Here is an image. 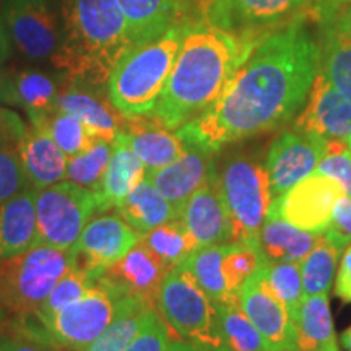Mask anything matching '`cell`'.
Masks as SVG:
<instances>
[{"label": "cell", "instance_id": "cell-1", "mask_svg": "<svg viewBox=\"0 0 351 351\" xmlns=\"http://www.w3.org/2000/svg\"><path fill=\"white\" fill-rule=\"evenodd\" d=\"M309 23L302 16L262 39L212 106L176 130L179 137L217 153L291 119L319 72V46Z\"/></svg>", "mask_w": 351, "mask_h": 351}, {"label": "cell", "instance_id": "cell-2", "mask_svg": "<svg viewBox=\"0 0 351 351\" xmlns=\"http://www.w3.org/2000/svg\"><path fill=\"white\" fill-rule=\"evenodd\" d=\"M258 43L217 28L207 20L189 26L166 86L150 116L178 130L217 101L234 70Z\"/></svg>", "mask_w": 351, "mask_h": 351}, {"label": "cell", "instance_id": "cell-3", "mask_svg": "<svg viewBox=\"0 0 351 351\" xmlns=\"http://www.w3.org/2000/svg\"><path fill=\"white\" fill-rule=\"evenodd\" d=\"M132 46L129 23L117 0H64L62 36L51 60L70 82L103 88Z\"/></svg>", "mask_w": 351, "mask_h": 351}, {"label": "cell", "instance_id": "cell-4", "mask_svg": "<svg viewBox=\"0 0 351 351\" xmlns=\"http://www.w3.org/2000/svg\"><path fill=\"white\" fill-rule=\"evenodd\" d=\"M189 26H176L152 41L135 44L114 65L108 96L124 117L147 116L155 109Z\"/></svg>", "mask_w": 351, "mask_h": 351}, {"label": "cell", "instance_id": "cell-5", "mask_svg": "<svg viewBox=\"0 0 351 351\" xmlns=\"http://www.w3.org/2000/svg\"><path fill=\"white\" fill-rule=\"evenodd\" d=\"M75 251L34 243L20 256L0 262V309L26 317L33 315L70 267Z\"/></svg>", "mask_w": 351, "mask_h": 351}, {"label": "cell", "instance_id": "cell-6", "mask_svg": "<svg viewBox=\"0 0 351 351\" xmlns=\"http://www.w3.org/2000/svg\"><path fill=\"white\" fill-rule=\"evenodd\" d=\"M217 182L231 226V241L258 245L274 197L265 166L254 156L236 153L217 169Z\"/></svg>", "mask_w": 351, "mask_h": 351}, {"label": "cell", "instance_id": "cell-7", "mask_svg": "<svg viewBox=\"0 0 351 351\" xmlns=\"http://www.w3.org/2000/svg\"><path fill=\"white\" fill-rule=\"evenodd\" d=\"M156 311L179 340L205 351H223L217 304L182 263L166 274L158 291Z\"/></svg>", "mask_w": 351, "mask_h": 351}, {"label": "cell", "instance_id": "cell-8", "mask_svg": "<svg viewBox=\"0 0 351 351\" xmlns=\"http://www.w3.org/2000/svg\"><path fill=\"white\" fill-rule=\"evenodd\" d=\"M125 293L106 276H101L80 300L70 302L51 317L39 320V330L28 337L56 348L82 351L106 330L117 313V302ZM26 335V333H25Z\"/></svg>", "mask_w": 351, "mask_h": 351}, {"label": "cell", "instance_id": "cell-9", "mask_svg": "<svg viewBox=\"0 0 351 351\" xmlns=\"http://www.w3.org/2000/svg\"><path fill=\"white\" fill-rule=\"evenodd\" d=\"M36 208V243L62 251H73L83 228L98 212L95 191L72 181H60L34 195Z\"/></svg>", "mask_w": 351, "mask_h": 351}, {"label": "cell", "instance_id": "cell-10", "mask_svg": "<svg viewBox=\"0 0 351 351\" xmlns=\"http://www.w3.org/2000/svg\"><path fill=\"white\" fill-rule=\"evenodd\" d=\"M315 0H208L207 21L236 36L261 43L293 21L309 16Z\"/></svg>", "mask_w": 351, "mask_h": 351}, {"label": "cell", "instance_id": "cell-11", "mask_svg": "<svg viewBox=\"0 0 351 351\" xmlns=\"http://www.w3.org/2000/svg\"><path fill=\"white\" fill-rule=\"evenodd\" d=\"M64 0H5L3 19L21 54L52 59L62 36Z\"/></svg>", "mask_w": 351, "mask_h": 351}, {"label": "cell", "instance_id": "cell-12", "mask_svg": "<svg viewBox=\"0 0 351 351\" xmlns=\"http://www.w3.org/2000/svg\"><path fill=\"white\" fill-rule=\"evenodd\" d=\"M345 195V189L337 179L313 173L271 200L270 210L289 225L322 234L330 226L335 205Z\"/></svg>", "mask_w": 351, "mask_h": 351}, {"label": "cell", "instance_id": "cell-13", "mask_svg": "<svg viewBox=\"0 0 351 351\" xmlns=\"http://www.w3.org/2000/svg\"><path fill=\"white\" fill-rule=\"evenodd\" d=\"M238 300L262 335L267 351L296 350L295 319L267 282L265 263L241 287Z\"/></svg>", "mask_w": 351, "mask_h": 351}, {"label": "cell", "instance_id": "cell-14", "mask_svg": "<svg viewBox=\"0 0 351 351\" xmlns=\"http://www.w3.org/2000/svg\"><path fill=\"white\" fill-rule=\"evenodd\" d=\"M327 150V138L301 130L283 132L270 145L265 169L270 179L271 197L276 199L288 189L313 174Z\"/></svg>", "mask_w": 351, "mask_h": 351}, {"label": "cell", "instance_id": "cell-15", "mask_svg": "<svg viewBox=\"0 0 351 351\" xmlns=\"http://www.w3.org/2000/svg\"><path fill=\"white\" fill-rule=\"evenodd\" d=\"M140 239L142 234L127 225L119 215H99L86 223L73 251L78 265L99 280Z\"/></svg>", "mask_w": 351, "mask_h": 351}, {"label": "cell", "instance_id": "cell-16", "mask_svg": "<svg viewBox=\"0 0 351 351\" xmlns=\"http://www.w3.org/2000/svg\"><path fill=\"white\" fill-rule=\"evenodd\" d=\"M129 23L132 43L160 38L176 26L207 20L208 0H117Z\"/></svg>", "mask_w": 351, "mask_h": 351}, {"label": "cell", "instance_id": "cell-17", "mask_svg": "<svg viewBox=\"0 0 351 351\" xmlns=\"http://www.w3.org/2000/svg\"><path fill=\"white\" fill-rule=\"evenodd\" d=\"M339 3L315 0L311 21L317 28L319 72L351 103V41L337 23Z\"/></svg>", "mask_w": 351, "mask_h": 351}, {"label": "cell", "instance_id": "cell-18", "mask_svg": "<svg viewBox=\"0 0 351 351\" xmlns=\"http://www.w3.org/2000/svg\"><path fill=\"white\" fill-rule=\"evenodd\" d=\"M186 145V150L173 163L147 173L148 181L173 205L178 215L184 204L208 182L217 165L213 152L199 145Z\"/></svg>", "mask_w": 351, "mask_h": 351}, {"label": "cell", "instance_id": "cell-19", "mask_svg": "<svg viewBox=\"0 0 351 351\" xmlns=\"http://www.w3.org/2000/svg\"><path fill=\"white\" fill-rule=\"evenodd\" d=\"M295 129L324 138L351 140V103L317 72Z\"/></svg>", "mask_w": 351, "mask_h": 351}, {"label": "cell", "instance_id": "cell-20", "mask_svg": "<svg viewBox=\"0 0 351 351\" xmlns=\"http://www.w3.org/2000/svg\"><path fill=\"white\" fill-rule=\"evenodd\" d=\"M178 218L194 236L199 247L231 241V226L217 182V165L212 178L189 199Z\"/></svg>", "mask_w": 351, "mask_h": 351}, {"label": "cell", "instance_id": "cell-21", "mask_svg": "<svg viewBox=\"0 0 351 351\" xmlns=\"http://www.w3.org/2000/svg\"><path fill=\"white\" fill-rule=\"evenodd\" d=\"M16 153L26 182L34 191L54 186L67 178L69 156L43 125L26 127L25 135L16 145Z\"/></svg>", "mask_w": 351, "mask_h": 351}, {"label": "cell", "instance_id": "cell-22", "mask_svg": "<svg viewBox=\"0 0 351 351\" xmlns=\"http://www.w3.org/2000/svg\"><path fill=\"white\" fill-rule=\"evenodd\" d=\"M122 135L135 155L142 160L147 173L173 163L187 147L178 132L169 130L150 114L125 117Z\"/></svg>", "mask_w": 351, "mask_h": 351}, {"label": "cell", "instance_id": "cell-23", "mask_svg": "<svg viewBox=\"0 0 351 351\" xmlns=\"http://www.w3.org/2000/svg\"><path fill=\"white\" fill-rule=\"evenodd\" d=\"M171 269L148 249L142 239L103 276L121 288L125 295L143 298L156 307L158 291Z\"/></svg>", "mask_w": 351, "mask_h": 351}, {"label": "cell", "instance_id": "cell-24", "mask_svg": "<svg viewBox=\"0 0 351 351\" xmlns=\"http://www.w3.org/2000/svg\"><path fill=\"white\" fill-rule=\"evenodd\" d=\"M98 88L72 82V85L59 90L56 108L75 116L98 138L114 142L124 129L125 117L112 106L111 101L103 99Z\"/></svg>", "mask_w": 351, "mask_h": 351}, {"label": "cell", "instance_id": "cell-25", "mask_svg": "<svg viewBox=\"0 0 351 351\" xmlns=\"http://www.w3.org/2000/svg\"><path fill=\"white\" fill-rule=\"evenodd\" d=\"M147 178V168L142 160L125 142L122 132L114 140V152L99 189L95 192L98 199V212L117 208L127 195Z\"/></svg>", "mask_w": 351, "mask_h": 351}, {"label": "cell", "instance_id": "cell-26", "mask_svg": "<svg viewBox=\"0 0 351 351\" xmlns=\"http://www.w3.org/2000/svg\"><path fill=\"white\" fill-rule=\"evenodd\" d=\"M34 195V189H25L0 205V262L20 256L36 243Z\"/></svg>", "mask_w": 351, "mask_h": 351}, {"label": "cell", "instance_id": "cell-27", "mask_svg": "<svg viewBox=\"0 0 351 351\" xmlns=\"http://www.w3.org/2000/svg\"><path fill=\"white\" fill-rule=\"evenodd\" d=\"M322 234L289 225L270 210L258 234V247L267 262L301 263Z\"/></svg>", "mask_w": 351, "mask_h": 351}, {"label": "cell", "instance_id": "cell-28", "mask_svg": "<svg viewBox=\"0 0 351 351\" xmlns=\"http://www.w3.org/2000/svg\"><path fill=\"white\" fill-rule=\"evenodd\" d=\"M116 210L127 225H130L142 236L155 230L156 226L178 218L176 208L147 178L125 197Z\"/></svg>", "mask_w": 351, "mask_h": 351}, {"label": "cell", "instance_id": "cell-29", "mask_svg": "<svg viewBox=\"0 0 351 351\" xmlns=\"http://www.w3.org/2000/svg\"><path fill=\"white\" fill-rule=\"evenodd\" d=\"M155 306L135 295L122 296L117 313L106 330L82 351H124L143 327Z\"/></svg>", "mask_w": 351, "mask_h": 351}, {"label": "cell", "instance_id": "cell-30", "mask_svg": "<svg viewBox=\"0 0 351 351\" xmlns=\"http://www.w3.org/2000/svg\"><path fill=\"white\" fill-rule=\"evenodd\" d=\"M295 327L298 351H319L324 345L337 340L328 293L302 296Z\"/></svg>", "mask_w": 351, "mask_h": 351}, {"label": "cell", "instance_id": "cell-31", "mask_svg": "<svg viewBox=\"0 0 351 351\" xmlns=\"http://www.w3.org/2000/svg\"><path fill=\"white\" fill-rule=\"evenodd\" d=\"M225 244L226 243L205 245V247L195 249L182 262V265L194 275L197 283L212 298L215 304H232V302H239L238 298L231 295L225 274H223Z\"/></svg>", "mask_w": 351, "mask_h": 351}, {"label": "cell", "instance_id": "cell-32", "mask_svg": "<svg viewBox=\"0 0 351 351\" xmlns=\"http://www.w3.org/2000/svg\"><path fill=\"white\" fill-rule=\"evenodd\" d=\"M341 249L324 232L317 243L300 263L302 278V296L328 293L335 276L337 262Z\"/></svg>", "mask_w": 351, "mask_h": 351}, {"label": "cell", "instance_id": "cell-33", "mask_svg": "<svg viewBox=\"0 0 351 351\" xmlns=\"http://www.w3.org/2000/svg\"><path fill=\"white\" fill-rule=\"evenodd\" d=\"M142 241L169 269L182 263L195 249H199L194 236L187 231L179 218L156 226L155 230L143 234Z\"/></svg>", "mask_w": 351, "mask_h": 351}, {"label": "cell", "instance_id": "cell-34", "mask_svg": "<svg viewBox=\"0 0 351 351\" xmlns=\"http://www.w3.org/2000/svg\"><path fill=\"white\" fill-rule=\"evenodd\" d=\"M217 309L223 351H267L262 335L241 309L239 302L217 304Z\"/></svg>", "mask_w": 351, "mask_h": 351}, {"label": "cell", "instance_id": "cell-35", "mask_svg": "<svg viewBox=\"0 0 351 351\" xmlns=\"http://www.w3.org/2000/svg\"><path fill=\"white\" fill-rule=\"evenodd\" d=\"M16 106H23L29 121L41 119L54 111L59 88L41 72H21L13 78Z\"/></svg>", "mask_w": 351, "mask_h": 351}, {"label": "cell", "instance_id": "cell-36", "mask_svg": "<svg viewBox=\"0 0 351 351\" xmlns=\"http://www.w3.org/2000/svg\"><path fill=\"white\" fill-rule=\"evenodd\" d=\"M29 122L36 125H43L44 129L49 132L54 142L59 145L60 150L69 158L85 152L98 138L91 134V130L78 117L65 111H60V109H54L51 114L41 117V119Z\"/></svg>", "mask_w": 351, "mask_h": 351}, {"label": "cell", "instance_id": "cell-37", "mask_svg": "<svg viewBox=\"0 0 351 351\" xmlns=\"http://www.w3.org/2000/svg\"><path fill=\"white\" fill-rule=\"evenodd\" d=\"M112 152L114 142L96 138L85 152L69 158L67 178L65 179L96 192L103 181L104 173H106Z\"/></svg>", "mask_w": 351, "mask_h": 351}, {"label": "cell", "instance_id": "cell-38", "mask_svg": "<svg viewBox=\"0 0 351 351\" xmlns=\"http://www.w3.org/2000/svg\"><path fill=\"white\" fill-rule=\"evenodd\" d=\"M98 282L91 276L83 267L75 263L73 267H70L67 274L57 282V285L52 288L49 296L46 298V301L43 302L41 307L34 313L33 315L36 320H44L56 313H59L60 309L65 306H69L70 302L80 300L85 293L90 289L93 285Z\"/></svg>", "mask_w": 351, "mask_h": 351}, {"label": "cell", "instance_id": "cell-39", "mask_svg": "<svg viewBox=\"0 0 351 351\" xmlns=\"http://www.w3.org/2000/svg\"><path fill=\"white\" fill-rule=\"evenodd\" d=\"M267 282L295 319L302 300L301 267L295 262H265Z\"/></svg>", "mask_w": 351, "mask_h": 351}, {"label": "cell", "instance_id": "cell-40", "mask_svg": "<svg viewBox=\"0 0 351 351\" xmlns=\"http://www.w3.org/2000/svg\"><path fill=\"white\" fill-rule=\"evenodd\" d=\"M315 173L330 176L343 186L351 199V147L350 140L327 138V150L319 161Z\"/></svg>", "mask_w": 351, "mask_h": 351}, {"label": "cell", "instance_id": "cell-41", "mask_svg": "<svg viewBox=\"0 0 351 351\" xmlns=\"http://www.w3.org/2000/svg\"><path fill=\"white\" fill-rule=\"evenodd\" d=\"M179 340L165 322L160 313L153 309L143 327L124 351H168L171 341Z\"/></svg>", "mask_w": 351, "mask_h": 351}, {"label": "cell", "instance_id": "cell-42", "mask_svg": "<svg viewBox=\"0 0 351 351\" xmlns=\"http://www.w3.org/2000/svg\"><path fill=\"white\" fill-rule=\"evenodd\" d=\"M25 189H32L26 182L23 168L16 150L0 148V205L5 204Z\"/></svg>", "mask_w": 351, "mask_h": 351}, {"label": "cell", "instance_id": "cell-43", "mask_svg": "<svg viewBox=\"0 0 351 351\" xmlns=\"http://www.w3.org/2000/svg\"><path fill=\"white\" fill-rule=\"evenodd\" d=\"M326 234L343 251L346 245L351 244V199L343 197L339 200L333 210L330 226Z\"/></svg>", "mask_w": 351, "mask_h": 351}, {"label": "cell", "instance_id": "cell-44", "mask_svg": "<svg viewBox=\"0 0 351 351\" xmlns=\"http://www.w3.org/2000/svg\"><path fill=\"white\" fill-rule=\"evenodd\" d=\"M25 132L26 125L19 114L7 108H0V148L16 150V145L20 143Z\"/></svg>", "mask_w": 351, "mask_h": 351}, {"label": "cell", "instance_id": "cell-45", "mask_svg": "<svg viewBox=\"0 0 351 351\" xmlns=\"http://www.w3.org/2000/svg\"><path fill=\"white\" fill-rule=\"evenodd\" d=\"M56 346H52L46 341L33 339L28 335L20 337H2L0 339V351H56Z\"/></svg>", "mask_w": 351, "mask_h": 351}, {"label": "cell", "instance_id": "cell-46", "mask_svg": "<svg viewBox=\"0 0 351 351\" xmlns=\"http://www.w3.org/2000/svg\"><path fill=\"white\" fill-rule=\"evenodd\" d=\"M335 295L341 301L351 302V244L346 245L335 280Z\"/></svg>", "mask_w": 351, "mask_h": 351}, {"label": "cell", "instance_id": "cell-47", "mask_svg": "<svg viewBox=\"0 0 351 351\" xmlns=\"http://www.w3.org/2000/svg\"><path fill=\"white\" fill-rule=\"evenodd\" d=\"M15 104L16 106V98H15V88H13V78H8L0 72V104Z\"/></svg>", "mask_w": 351, "mask_h": 351}, {"label": "cell", "instance_id": "cell-48", "mask_svg": "<svg viewBox=\"0 0 351 351\" xmlns=\"http://www.w3.org/2000/svg\"><path fill=\"white\" fill-rule=\"evenodd\" d=\"M337 23H339L341 33L351 41V3L340 5L337 10Z\"/></svg>", "mask_w": 351, "mask_h": 351}, {"label": "cell", "instance_id": "cell-49", "mask_svg": "<svg viewBox=\"0 0 351 351\" xmlns=\"http://www.w3.org/2000/svg\"><path fill=\"white\" fill-rule=\"evenodd\" d=\"M168 351H205V350H202L199 346L192 343H187V341L184 340H173L171 341Z\"/></svg>", "mask_w": 351, "mask_h": 351}, {"label": "cell", "instance_id": "cell-50", "mask_svg": "<svg viewBox=\"0 0 351 351\" xmlns=\"http://www.w3.org/2000/svg\"><path fill=\"white\" fill-rule=\"evenodd\" d=\"M7 52H8L7 34H5V29H3V26H2V21H0V60L5 59Z\"/></svg>", "mask_w": 351, "mask_h": 351}, {"label": "cell", "instance_id": "cell-51", "mask_svg": "<svg viewBox=\"0 0 351 351\" xmlns=\"http://www.w3.org/2000/svg\"><path fill=\"white\" fill-rule=\"evenodd\" d=\"M340 343L346 351H351V326L340 335Z\"/></svg>", "mask_w": 351, "mask_h": 351}, {"label": "cell", "instance_id": "cell-52", "mask_svg": "<svg viewBox=\"0 0 351 351\" xmlns=\"http://www.w3.org/2000/svg\"><path fill=\"white\" fill-rule=\"evenodd\" d=\"M319 351H339V346H337V340H333V341H330V343L324 345Z\"/></svg>", "mask_w": 351, "mask_h": 351}, {"label": "cell", "instance_id": "cell-53", "mask_svg": "<svg viewBox=\"0 0 351 351\" xmlns=\"http://www.w3.org/2000/svg\"><path fill=\"white\" fill-rule=\"evenodd\" d=\"M328 2L339 3V5H345V3H351V0H328Z\"/></svg>", "mask_w": 351, "mask_h": 351}, {"label": "cell", "instance_id": "cell-54", "mask_svg": "<svg viewBox=\"0 0 351 351\" xmlns=\"http://www.w3.org/2000/svg\"><path fill=\"white\" fill-rule=\"evenodd\" d=\"M2 319H3V314H2V309H0V324H2Z\"/></svg>", "mask_w": 351, "mask_h": 351}, {"label": "cell", "instance_id": "cell-55", "mask_svg": "<svg viewBox=\"0 0 351 351\" xmlns=\"http://www.w3.org/2000/svg\"><path fill=\"white\" fill-rule=\"evenodd\" d=\"M350 147H351V140H350Z\"/></svg>", "mask_w": 351, "mask_h": 351}, {"label": "cell", "instance_id": "cell-56", "mask_svg": "<svg viewBox=\"0 0 351 351\" xmlns=\"http://www.w3.org/2000/svg\"><path fill=\"white\" fill-rule=\"evenodd\" d=\"M293 351H298V350H293Z\"/></svg>", "mask_w": 351, "mask_h": 351}]
</instances>
